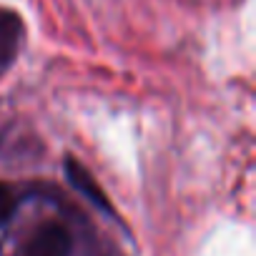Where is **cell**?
<instances>
[{"label": "cell", "mask_w": 256, "mask_h": 256, "mask_svg": "<svg viewBox=\"0 0 256 256\" xmlns=\"http://www.w3.org/2000/svg\"><path fill=\"white\" fill-rule=\"evenodd\" d=\"M70 251H73L70 231L58 221H48V224H40L26 238L18 256H70Z\"/></svg>", "instance_id": "1"}, {"label": "cell", "mask_w": 256, "mask_h": 256, "mask_svg": "<svg viewBox=\"0 0 256 256\" xmlns=\"http://www.w3.org/2000/svg\"><path fill=\"white\" fill-rule=\"evenodd\" d=\"M66 176H68L70 186H73L80 196H86L98 211H103V214H108V216H116V211H113V206H110L106 191L96 184V178L88 174V168H86L80 161L68 158V161H66Z\"/></svg>", "instance_id": "2"}, {"label": "cell", "mask_w": 256, "mask_h": 256, "mask_svg": "<svg viewBox=\"0 0 256 256\" xmlns=\"http://www.w3.org/2000/svg\"><path fill=\"white\" fill-rule=\"evenodd\" d=\"M23 40V23L16 13L0 8V70L8 68L18 56Z\"/></svg>", "instance_id": "3"}, {"label": "cell", "mask_w": 256, "mask_h": 256, "mask_svg": "<svg viewBox=\"0 0 256 256\" xmlns=\"http://www.w3.org/2000/svg\"><path fill=\"white\" fill-rule=\"evenodd\" d=\"M16 206H18V198H16L13 188L6 186V184H0V226L8 224V218L13 216Z\"/></svg>", "instance_id": "4"}]
</instances>
